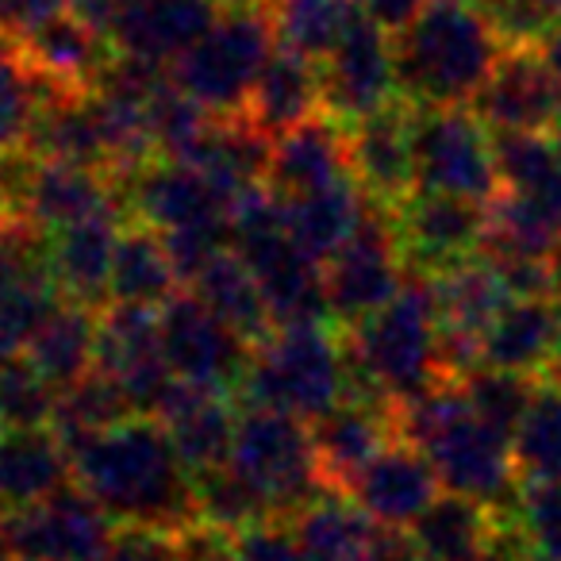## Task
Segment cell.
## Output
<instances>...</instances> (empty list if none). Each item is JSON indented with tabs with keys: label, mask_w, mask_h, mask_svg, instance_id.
<instances>
[{
	"label": "cell",
	"mask_w": 561,
	"mask_h": 561,
	"mask_svg": "<svg viewBox=\"0 0 561 561\" xmlns=\"http://www.w3.org/2000/svg\"><path fill=\"white\" fill-rule=\"evenodd\" d=\"M73 481L116 523L181 530L196 519L193 469L154 415H131L70 446Z\"/></svg>",
	"instance_id": "cell-1"
},
{
	"label": "cell",
	"mask_w": 561,
	"mask_h": 561,
	"mask_svg": "<svg viewBox=\"0 0 561 561\" xmlns=\"http://www.w3.org/2000/svg\"><path fill=\"white\" fill-rule=\"evenodd\" d=\"M400 96L415 108L473 104L496 70L507 39L481 0H427L392 35Z\"/></svg>",
	"instance_id": "cell-2"
},
{
	"label": "cell",
	"mask_w": 561,
	"mask_h": 561,
	"mask_svg": "<svg viewBox=\"0 0 561 561\" xmlns=\"http://www.w3.org/2000/svg\"><path fill=\"white\" fill-rule=\"evenodd\" d=\"M351 358V389L389 404H408L435 385L450 381L443 369V316L435 277L408 270L400 293L374 316L343 328Z\"/></svg>",
	"instance_id": "cell-3"
},
{
	"label": "cell",
	"mask_w": 561,
	"mask_h": 561,
	"mask_svg": "<svg viewBox=\"0 0 561 561\" xmlns=\"http://www.w3.org/2000/svg\"><path fill=\"white\" fill-rule=\"evenodd\" d=\"M397 435L427 454L443 489L512 515L519 496L512 438L469 408L461 381H443L423 397L397 404Z\"/></svg>",
	"instance_id": "cell-4"
},
{
	"label": "cell",
	"mask_w": 561,
	"mask_h": 561,
	"mask_svg": "<svg viewBox=\"0 0 561 561\" xmlns=\"http://www.w3.org/2000/svg\"><path fill=\"white\" fill-rule=\"evenodd\" d=\"M351 389V358L346 335L328 320L285 323L254 346V362L239 392L250 404L277 408V412L320 420Z\"/></svg>",
	"instance_id": "cell-5"
},
{
	"label": "cell",
	"mask_w": 561,
	"mask_h": 561,
	"mask_svg": "<svg viewBox=\"0 0 561 561\" xmlns=\"http://www.w3.org/2000/svg\"><path fill=\"white\" fill-rule=\"evenodd\" d=\"M273 50L277 27L270 4L227 0L216 24L170 66V78L211 116H239Z\"/></svg>",
	"instance_id": "cell-6"
},
{
	"label": "cell",
	"mask_w": 561,
	"mask_h": 561,
	"mask_svg": "<svg viewBox=\"0 0 561 561\" xmlns=\"http://www.w3.org/2000/svg\"><path fill=\"white\" fill-rule=\"evenodd\" d=\"M227 466L262 500L265 515L280 519L297 515L320 492H328L316 458L312 423L265 404H250L247 412H239Z\"/></svg>",
	"instance_id": "cell-7"
},
{
	"label": "cell",
	"mask_w": 561,
	"mask_h": 561,
	"mask_svg": "<svg viewBox=\"0 0 561 561\" xmlns=\"http://www.w3.org/2000/svg\"><path fill=\"white\" fill-rule=\"evenodd\" d=\"M408 277L404 247H400L397 216L385 204L369 201L362 208L351 239L323 262V289H328L331 320L354 328L400 293Z\"/></svg>",
	"instance_id": "cell-8"
},
{
	"label": "cell",
	"mask_w": 561,
	"mask_h": 561,
	"mask_svg": "<svg viewBox=\"0 0 561 561\" xmlns=\"http://www.w3.org/2000/svg\"><path fill=\"white\" fill-rule=\"evenodd\" d=\"M412 150L415 188L469 196L481 204H489L500 193L492 127L477 112H469V104L415 108Z\"/></svg>",
	"instance_id": "cell-9"
},
{
	"label": "cell",
	"mask_w": 561,
	"mask_h": 561,
	"mask_svg": "<svg viewBox=\"0 0 561 561\" xmlns=\"http://www.w3.org/2000/svg\"><path fill=\"white\" fill-rule=\"evenodd\" d=\"M112 538L116 519L78 481L43 504L0 515V550L9 561H104Z\"/></svg>",
	"instance_id": "cell-10"
},
{
	"label": "cell",
	"mask_w": 561,
	"mask_h": 561,
	"mask_svg": "<svg viewBox=\"0 0 561 561\" xmlns=\"http://www.w3.org/2000/svg\"><path fill=\"white\" fill-rule=\"evenodd\" d=\"M162 351L173 377L188 385L239 392L254 362V343L242 339L224 316H216L193 289H181L170 305L158 308Z\"/></svg>",
	"instance_id": "cell-11"
},
{
	"label": "cell",
	"mask_w": 561,
	"mask_h": 561,
	"mask_svg": "<svg viewBox=\"0 0 561 561\" xmlns=\"http://www.w3.org/2000/svg\"><path fill=\"white\" fill-rule=\"evenodd\" d=\"M119 185L127 216L162 234L196 231V227H231L239 196L227 193L211 173L181 158H154L127 173Z\"/></svg>",
	"instance_id": "cell-12"
},
{
	"label": "cell",
	"mask_w": 561,
	"mask_h": 561,
	"mask_svg": "<svg viewBox=\"0 0 561 561\" xmlns=\"http://www.w3.org/2000/svg\"><path fill=\"white\" fill-rule=\"evenodd\" d=\"M320 81L323 112L346 127L358 124L369 112L392 104L400 96L392 35L369 16H362L339 39V47L328 58H320Z\"/></svg>",
	"instance_id": "cell-13"
},
{
	"label": "cell",
	"mask_w": 561,
	"mask_h": 561,
	"mask_svg": "<svg viewBox=\"0 0 561 561\" xmlns=\"http://www.w3.org/2000/svg\"><path fill=\"white\" fill-rule=\"evenodd\" d=\"M404 247L408 270L438 277L450 265L481 254L484 224H489V204L469 201V196L427 193L415 188L404 204L392 208Z\"/></svg>",
	"instance_id": "cell-14"
},
{
	"label": "cell",
	"mask_w": 561,
	"mask_h": 561,
	"mask_svg": "<svg viewBox=\"0 0 561 561\" xmlns=\"http://www.w3.org/2000/svg\"><path fill=\"white\" fill-rule=\"evenodd\" d=\"M96 369L116 377L131 397L135 412L154 415L170 385L178 381L162 351L158 308L108 305L96 323Z\"/></svg>",
	"instance_id": "cell-15"
},
{
	"label": "cell",
	"mask_w": 561,
	"mask_h": 561,
	"mask_svg": "<svg viewBox=\"0 0 561 561\" xmlns=\"http://www.w3.org/2000/svg\"><path fill=\"white\" fill-rule=\"evenodd\" d=\"M473 112L492 131H553L561 119V85L542 43H507L496 70L477 93Z\"/></svg>",
	"instance_id": "cell-16"
},
{
	"label": "cell",
	"mask_w": 561,
	"mask_h": 561,
	"mask_svg": "<svg viewBox=\"0 0 561 561\" xmlns=\"http://www.w3.org/2000/svg\"><path fill=\"white\" fill-rule=\"evenodd\" d=\"M415 104L397 96L385 108L362 116L346 127L351 139V170L354 181L369 201L397 208L415 193V150H412Z\"/></svg>",
	"instance_id": "cell-17"
},
{
	"label": "cell",
	"mask_w": 561,
	"mask_h": 561,
	"mask_svg": "<svg viewBox=\"0 0 561 561\" xmlns=\"http://www.w3.org/2000/svg\"><path fill=\"white\" fill-rule=\"evenodd\" d=\"M346 496L362 507L374 523L381 527H404L412 530V523L431 507V500L443 492L431 458L408 438H392L381 454L366 461L358 473L346 484Z\"/></svg>",
	"instance_id": "cell-18"
},
{
	"label": "cell",
	"mask_w": 561,
	"mask_h": 561,
	"mask_svg": "<svg viewBox=\"0 0 561 561\" xmlns=\"http://www.w3.org/2000/svg\"><path fill=\"white\" fill-rule=\"evenodd\" d=\"M227 0H119L108 27L116 55H131L170 70L219 20Z\"/></svg>",
	"instance_id": "cell-19"
},
{
	"label": "cell",
	"mask_w": 561,
	"mask_h": 561,
	"mask_svg": "<svg viewBox=\"0 0 561 561\" xmlns=\"http://www.w3.org/2000/svg\"><path fill=\"white\" fill-rule=\"evenodd\" d=\"M397 438V404L369 392H346L335 408L312 420V443L328 489L343 492L374 454Z\"/></svg>",
	"instance_id": "cell-20"
},
{
	"label": "cell",
	"mask_w": 561,
	"mask_h": 561,
	"mask_svg": "<svg viewBox=\"0 0 561 561\" xmlns=\"http://www.w3.org/2000/svg\"><path fill=\"white\" fill-rule=\"evenodd\" d=\"M127 219L131 216L124 208H116L47 234L43 257H47V273L55 280V289L66 300H81V305L93 308H101L108 300L112 262H116V247Z\"/></svg>",
	"instance_id": "cell-21"
},
{
	"label": "cell",
	"mask_w": 561,
	"mask_h": 561,
	"mask_svg": "<svg viewBox=\"0 0 561 561\" xmlns=\"http://www.w3.org/2000/svg\"><path fill=\"white\" fill-rule=\"evenodd\" d=\"M346 178H354L351 139H346V124H339L328 112L273 139L265 185L277 196L312 193V188L335 185V181Z\"/></svg>",
	"instance_id": "cell-22"
},
{
	"label": "cell",
	"mask_w": 561,
	"mask_h": 561,
	"mask_svg": "<svg viewBox=\"0 0 561 561\" xmlns=\"http://www.w3.org/2000/svg\"><path fill=\"white\" fill-rule=\"evenodd\" d=\"M234 392L224 389H208V385H188V381H173L170 392L158 404L154 420L170 431L173 446L185 458V466L193 473L211 466H224L231 458V443H234V423L239 412L231 404Z\"/></svg>",
	"instance_id": "cell-23"
},
{
	"label": "cell",
	"mask_w": 561,
	"mask_h": 561,
	"mask_svg": "<svg viewBox=\"0 0 561 561\" xmlns=\"http://www.w3.org/2000/svg\"><path fill=\"white\" fill-rule=\"evenodd\" d=\"M73 484V458L55 427H0V515L43 504Z\"/></svg>",
	"instance_id": "cell-24"
},
{
	"label": "cell",
	"mask_w": 561,
	"mask_h": 561,
	"mask_svg": "<svg viewBox=\"0 0 561 561\" xmlns=\"http://www.w3.org/2000/svg\"><path fill=\"white\" fill-rule=\"evenodd\" d=\"M561 358V300L515 297L492 320L481 343V366L546 377Z\"/></svg>",
	"instance_id": "cell-25"
},
{
	"label": "cell",
	"mask_w": 561,
	"mask_h": 561,
	"mask_svg": "<svg viewBox=\"0 0 561 561\" xmlns=\"http://www.w3.org/2000/svg\"><path fill=\"white\" fill-rule=\"evenodd\" d=\"M116 208H124V196H119L112 173L78 162H58V158H39L32 193H27V224L35 231L50 234L58 227H70L78 219Z\"/></svg>",
	"instance_id": "cell-26"
},
{
	"label": "cell",
	"mask_w": 561,
	"mask_h": 561,
	"mask_svg": "<svg viewBox=\"0 0 561 561\" xmlns=\"http://www.w3.org/2000/svg\"><path fill=\"white\" fill-rule=\"evenodd\" d=\"M320 112H323L320 62L277 43V50L270 55L265 70L257 73L254 89H250V101L242 108V116L262 127L270 139H277V135L320 116Z\"/></svg>",
	"instance_id": "cell-27"
},
{
	"label": "cell",
	"mask_w": 561,
	"mask_h": 561,
	"mask_svg": "<svg viewBox=\"0 0 561 561\" xmlns=\"http://www.w3.org/2000/svg\"><path fill=\"white\" fill-rule=\"evenodd\" d=\"M16 39L24 47V55L35 62V70L66 89H93L96 78L104 73V66L116 55L108 35L89 27L70 9L35 24L32 32H20Z\"/></svg>",
	"instance_id": "cell-28"
},
{
	"label": "cell",
	"mask_w": 561,
	"mask_h": 561,
	"mask_svg": "<svg viewBox=\"0 0 561 561\" xmlns=\"http://www.w3.org/2000/svg\"><path fill=\"white\" fill-rule=\"evenodd\" d=\"M185 289L181 270L165 247L162 231L127 219L119 234L116 262H112L108 280V305H139V308H162Z\"/></svg>",
	"instance_id": "cell-29"
},
{
	"label": "cell",
	"mask_w": 561,
	"mask_h": 561,
	"mask_svg": "<svg viewBox=\"0 0 561 561\" xmlns=\"http://www.w3.org/2000/svg\"><path fill=\"white\" fill-rule=\"evenodd\" d=\"M507 515L473 496L443 489L431 507L412 523V538L427 561H477L492 542Z\"/></svg>",
	"instance_id": "cell-30"
},
{
	"label": "cell",
	"mask_w": 561,
	"mask_h": 561,
	"mask_svg": "<svg viewBox=\"0 0 561 561\" xmlns=\"http://www.w3.org/2000/svg\"><path fill=\"white\" fill-rule=\"evenodd\" d=\"M305 561H374L377 530L374 523L346 492L328 489L293 515Z\"/></svg>",
	"instance_id": "cell-31"
},
{
	"label": "cell",
	"mask_w": 561,
	"mask_h": 561,
	"mask_svg": "<svg viewBox=\"0 0 561 561\" xmlns=\"http://www.w3.org/2000/svg\"><path fill=\"white\" fill-rule=\"evenodd\" d=\"M500 188L561 227V154L546 131H492Z\"/></svg>",
	"instance_id": "cell-32"
},
{
	"label": "cell",
	"mask_w": 561,
	"mask_h": 561,
	"mask_svg": "<svg viewBox=\"0 0 561 561\" xmlns=\"http://www.w3.org/2000/svg\"><path fill=\"white\" fill-rule=\"evenodd\" d=\"M188 289H193L211 312L224 316V320L231 323L242 339H250L254 346L262 343V339H270L273 328H277L254 270H250L231 247L211 254L208 265L188 280Z\"/></svg>",
	"instance_id": "cell-33"
},
{
	"label": "cell",
	"mask_w": 561,
	"mask_h": 561,
	"mask_svg": "<svg viewBox=\"0 0 561 561\" xmlns=\"http://www.w3.org/2000/svg\"><path fill=\"white\" fill-rule=\"evenodd\" d=\"M280 201H285L289 234L316 262H328L351 239V231L362 219V208H366V193H362V185L354 178L312 188V193L280 196Z\"/></svg>",
	"instance_id": "cell-34"
},
{
	"label": "cell",
	"mask_w": 561,
	"mask_h": 561,
	"mask_svg": "<svg viewBox=\"0 0 561 561\" xmlns=\"http://www.w3.org/2000/svg\"><path fill=\"white\" fill-rule=\"evenodd\" d=\"M96 323H101V308L81 305V300H58L43 328L35 331L27 358L58 385L81 381L85 374L96 369Z\"/></svg>",
	"instance_id": "cell-35"
},
{
	"label": "cell",
	"mask_w": 561,
	"mask_h": 561,
	"mask_svg": "<svg viewBox=\"0 0 561 561\" xmlns=\"http://www.w3.org/2000/svg\"><path fill=\"white\" fill-rule=\"evenodd\" d=\"M273 27L280 47H293L308 58H328L346 32L358 24L362 0H273Z\"/></svg>",
	"instance_id": "cell-36"
},
{
	"label": "cell",
	"mask_w": 561,
	"mask_h": 561,
	"mask_svg": "<svg viewBox=\"0 0 561 561\" xmlns=\"http://www.w3.org/2000/svg\"><path fill=\"white\" fill-rule=\"evenodd\" d=\"M55 81L43 78L16 35L0 39V147H27Z\"/></svg>",
	"instance_id": "cell-37"
},
{
	"label": "cell",
	"mask_w": 561,
	"mask_h": 561,
	"mask_svg": "<svg viewBox=\"0 0 561 561\" xmlns=\"http://www.w3.org/2000/svg\"><path fill=\"white\" fill-rule=\"evenodd\" d=\"M131 415H139V412H135L124 385H119L116 377L93 369V374H85L81 381L66 385V389L58 392V408H55L50 427L62 435L66 446H78L81 438L101 435V431L116 427V423L131 420Z\"/></svg>",
	"instance_id": "cell-38"
},
{
	"label": "cell",
	"mask_w": 561,
	"mask_h": 561,
	"mask_svg": "<svg viewBox=\"0 0 561 561\" xmlns=\"http://www.w3.org/2000/svg\"><path fill=\"white\" fill-rule=\"evenodd\" d=\"M512 454L519 481H561V381L542 377L512 435Z\"/></svg>",
	"instance_id": "cell-39"
},
{
	"label": "cell",
	"mask_w": 561,
	"mask_h": 561,
	"mask_svg": "<svg viewBox=\"0 0 561 561\" xmlns=\"http://www.w3.org/2000/svg\"><path fill=\"white\" fill-rule=\"evenodd\" d=\"M538 385H542V377L512 374V369H496V366H477L473 374L461 377V392H466L469 408L507 438L523 423Z\"/></svg>",
	"instance_id": "cell-40"
},
{
	"label": "cell",
	"mask_w": 561,
	"mask_h": 561,
	"mask_svg": "<svg viewBox=\"0 0 561 561\" xmlns=\"http://www.w3.org/2000/svg\"><path fill=\"white\" fill-rule=\"evenodd\" d=\"M58 300H62V293L55 289L47 270L24 273L0 293V362L27 354L35 331L43 328V320H47Z\"/></svg>",
	"instance_id": "cell-41"
},
{
	"label": "cell",
	"mask_w": 561,
	"mask_h": 561,
	"mask_svg": "<svg viewBox=\"0 0 561 561\" xmlns=\"http://www.w3.org/2000/svg\"><path fill=\"white\" fill-rule=\"evenodd\" d=\"M58 385L27 354L0 362V420L4 427H47L58 408Z\"/></svg>",
	"instance_id": "cell-42"
},
{
	"label": "cell",
	"mask_w": 561,
	"mask_h": 561,
	"mask_svg": "<svg viewBox=\"0 0 561 561\" xmlns=\"http://www.w3.org/2000/svg\"><path fill=\"white\" fill-rule=\"evenodd\" d=\"M193 489H196V519L216 523V527L231 530V535H239L242 527H250L257 519H270L262 500L250 492V484L227 461L193 473Z\"/></svg>",
	"instance_id": "cell-43"
},
{
	"label": "cell",
	"mask_w": 561,
	"mask_h": 561,
	"mask_svg": "<svg viewBox=\"0 0 561 561\" xmlns=\"http://www.w3.org/2000/svg\"><path fill=\"white\" fill-rule=\"evenodd\" d=\"M512 519L530 550L561 561V481H519Z\"/></svg>",
	"instance_id": "cell-44"
},
{
	"label": "cell",
	"mask_w": 561,
	"mask_h": 561,
	"mask_svg": "<svg viewBox=\"0 0 561 561\" xmlns=\"http://www.w3.org/2000/svg\"><path fill=\"white\" fill-rule=\"evenodd\" d=\"M39 154L32 147H0V224H27V193H32ZM32 227V224H27Z\"/></svg>",
	"instance_id": "cell-45"
},
{
	"label": "cell",
	"mask_w": 561,
	"mask_h": 561,
	"mask_svg": "<svg viewBox=\"0 0 561 561\" xmlns=\"http://www.w3.org/2000/svg\"><path fill=\"white\" fill-rule=\"evenodd\" d=\"M234 558L239 561H305V550H300L297 527L280 519V515H270V519H257L250 527H242L234 535Z\"/></svg>",
	"instance_id": "cell-46"
},
{
	"label": "cell",
	"mask_w": 561,
	"mask_h": 561,
	"mask_svg": "<svg viewBox=\"0 0 561 561\" xmlns=\"http://www.w3.org/2000/svg\"><path fill=\"white\" fill-rule=\"evenodd\" d=\"M104 561H181L178 530L142 527V523H119Z\"/></svg>",
	"instance_id": "cell-47"
},
{
	"label": "cell",
	"mask_w": 561,
	"mask_h": 561,
	"mask_svg": "<svg viewBox=\"0 0 561 561\" xmlns=\"http://www.w3.org/2000/svg\"><path fill=\"white\" fill-rule=\"evenodd\" d=\"M47 234L35 227H4L0 224V293L9 289L12 280H20L32 270H47Z\"/></svg>",
	"instance_id": "cell-48"
},
{
	"label": "cell",
	"mask_w": 561,
	"mask_h": 561,
	"mask_svg": "<svg viewBox=\"0 0 561 561\" xmlns=\"http://www.w3.org/2000/svg\"><path fill=\"white\" fill-rule=\"evenodd\" d=\"M181 561H239L234 558V535L216 523L193 519L178 530Z\"/></svg>",
	"instance_id": "cell-49"
},
{
	"label": "cell",
	"mask_w": 561,
	"mask_h": 561,
	"mask_svg": "<svg viewBox=\"0 0 561 561\" xmlns=\"http://www.w3.org/2000/svg\"><path fill=\"white\" fill-rule=\"evenodd\" d=\"M73 0H0V12H4V24H9L12 35L32 32L35 24L58 16V12L70 9Z\"/></svg>",
	"instance_id": "cell-50"
},
{
	"label": "cell",
	"mask_w": 561,
	"mask_h": 561,
	"mask_svg": "<svg viewBox=\"0 0 561 561\" xmlns=\"http://www.w3.org/2000/svg\"><path fill=\"white\" fill-rule=\"evenodd\" d=\"M427 0H362V12H366L374 24H381L389 35H397L400 27H408Z\"/></svg>",
	"instance_id": "cell-51"
},
{
	"label": "cell",
	"mask_w": 561,
	"mask_h": 561,
	"mask_svg": "<svg viewBox=\"0 0 561 561\" xmlns=\"http://www.w3.org/2000/svg\"><path fill=\"white\" fill-rule=\"evenodd\" d=\"M542 55H546V62H550L553 78H558V85H561V20L550 27V35L542 39Z\"/></svg>",
	"instance_id": "cell-52"
},
{
	"label": "cell",
	"mask_w": 561,
	"mask_h": 561,
	"mask_svg": "<svg viewBox=\"0 0 561 561\" xmlns=\"http://www.w3.org/2000/svg\"><path fill=\"white\" fill-rule=\"evenodd\" d=\"M527 9H535L542 20H550V24H558L561 20V0H523Z\"/></svg>",
	"instance_id": "cell-53"
},
{
	"label": "cell",
	"mask_w": 561,
	"mask_h": 561,
	"mask_svg": "<svg viewBox=\"0 0 561 561\" xmlns=\"http://www.w3.org/2000/svg\"><path fill=\"white\" fill-rule=\"evenodd\" d=\"M553 297L561 300V247H558V254H553Z\"/></svg>",
	"instance_id": "cell-54"
},
{
	"label": "cell",
	"mask_w": 561,
	"mask_h": 561,
	"mask_svg": "<svg viewBox=\"0 0 561 561\" xmlns=\"http://www.w3.org/2000/svg\"><path fill=\"white\" fill-rule=\"evenodd\" d=\"M515 561H558V558H546V553H538V550H530V546H527V550H523Z\"/></svg>",
	"instance_id": "cell-55"
},
{
	"label": "cell",
	"mask_w": 561,
	"mask_h": 561,
	"mask_svg": "<svg viewBox=\"0 0 561 561\" xmlns=\"http://www.w3.org/2000/svg\"><path fill=\"white\" fill-rule=\"evenodd\" d=\"M546 377H553V381H561V358L553 362V369H550V374H546Z\"/></svg>",
	"instance_id": "cell-56"
},
{
	"label": "cell",
	"mask_w": 561,
	"mask_h": 561,
	"mask_svg": "<svg viewBox=\"0 0 561 561\" xmlns=\"http://www.w3.org/2000/svg\"><path fill=\"white\" fill-rule=\"evenodd\" d=\"M4 35H12V32H9V24H4V12H0V39H4Z\"/></svg>",
	"instance_id": "cell-57"
},
{
	"label": "cell",
	"mask_w": 561,
	"mask_h": 561,
	"mask_svg": "<svg viewBox=\"0 0 561 561\" xmlns=\"http://www.w3.org/2000/svg\"><path fill=\"white\" fill-rule=\"evenodd\" d=\"M262 4H273V0H262Z\"/></svg>",
	"instance_id": "cell-58"
},
{
	"label": "cell",
	"mask_w": 561,
	"mask_h": 561,
	"mask_svg": "<svg viewBox=\"0 0 561 561\" xmlns=\"http://www.w3.org/2000/svg\"><path fill=\"white\" fill-rule=\"evenodd\" d=\"M0 561H4V550H0Z\"/></svg>",
	"instance_id": "cell-59"
},
{
	"label": "cell",
	"mask_w": 561,
	"mask_h": 561,
	"mask_svg": "<svg viewBox=\"0 0 561 561\" xmlns=\"http://www.w3.org/2000/svg\"><path fill=\"white\" fill-rule=\"evenodd\" d=\"M0 427H4V420H0Z\"/></svg>",
	"instance_id": "cell-60"
}]
</instances>
